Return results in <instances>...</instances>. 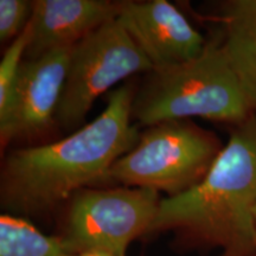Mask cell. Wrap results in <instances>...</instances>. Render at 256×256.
I'll use <instances>...</instances> for the list:
<instances>
[{
	"instance_id": "6da1fadb",
	"label": "cell",
	"mask_w": 256,
	"mask_h": 256,
	"mask_svg": "<svg viewBox=\"0 0 256 256\" xmlns=\"http://www.w3.org/2000/svg\"><path fill=\"white\" fill-rule=\"evenodd\" d=\"M134 92L130 84L115 89L104 110L69 136L10 153L0 182L5 214L43 218L78 191L107 178L114 162L139 140L136 126L130 124Z\"/></svg>"
},
{
	"instance_id": "7a4b0ae2",
	"label": "cell",
	"mask_w": 256,
	"mask_h": 256,
	"mask_svg": "<svg viewBox=\"0 0 256 256\" xmlns=\"http://www.w3.org/2000/svg\"><path fill=\"white\" fill-rule=\"evenodd\" d=\"M256 114L236 128L200 183L160 200L148 235L174 234V249L256 256Z\"/></svg>"
},
{
	"instance_id": "3957f363",
	"label": "cell",
	"mask_w": 256,
	"mask_h": 256,
	"mask_svg": "<svg viewBox=\"0 0 256 256\" xmlns=\"http://www.w3.org/2000/svg\"><path fill=\"white\" fill-rule=\"evenodd\" d=\"M252 115L222 43L208 42L194 60L153 69L134 92L132 119L151 127L203 118L240 124Z\"/></svg>"
},
{
	"instance_id": "277c9868",
	"label": "cell",
	"mask_w": 256,
	"mask_h": 256,
	"mask_svg": "<svg viewBox=\"0 0 256 256\" xmlns=\"http://www.w3.org/2000/svg\"><path fill=\"white\" fill-rule=\"evenodd\" d=\"M222 148L215 134L190 120L166 121L147 127L106 180L174 197L203 180Z\"/></svg>"
},
{
	"instance_id": "5b68a950",
	"label": "cell",
	"mask_w": 256,
	"mask_h": 256,
	"mask_svg": "<svg viewBox=\"0 0 256 256\" xmlns=\"http://www.w3.org/2000/svg\"><path fill=\"white\" fill-rule=\"evenodd\" d=\"M160 200L150 188H82L66 202L56 238L66 254L126 256L130 243L148 235Z\"/></svg>"
},
{
	"instance_id": "8992f818",
	"label": "cell",
	"mask_w": 256,
	"mask_h": 256,
	"mask_svg": "<svg viewBox=\"0 0 256 256\" xmlns=\"http://www.w3.org/2000/svg\"><path fill=\"white\" fill-rule=\"evenodd\" d=\"M153 66L118 18L72 48L56 124L64 132L83 127L96 98L134 74Z\"/></svg>"
},
{
	"instance_id": "52a82bcc",
	"label": "cell",
	"mask_w": 256,
	"mask_h": 256,
	"mask_svg": "<svg viewBox=\"0 0 256 256\" xmlns=\"http://www.w3.org/2000/svg\"><path fill=\"white\" fill-rule=\"evenodd\" d=\"M72 49H58L37 60H24L5 112L0 113V142L44 133L56 122Z\"/></svg>"
},
{
	"instance_id": "ba28073f",
	"label": "cell",
	"mask_w": 256,
	"mask_h": 256,
	"mask_svg": "<svg viewBox=\"0 0 256 256\" xmlns=\"http://www.w3.org/2000/svg\"><path fill=\"white\" fill-rule=\"evenodd\" d=\"M118 19L145 54L153 69L190 62L206 46V38L166 0L120 2Z\"/></svg>"
},
{
	"instance_id": "9c48e42d",
	"label": "cell",
	"mask_w": 256,
	"mask_h": 256,
	"mask_svg": "<svg viewBox=\"0 0 256 256\" xmlns=\"http://www.w3.org/2000/svg\"><path fill=\"white\" fill-rule=\"evenodd\" d=\"M120 2L36 0L32 2L30 42L25 60L58 49H72L96 28L118 18Z\"/></svg>"
},
{
	"instance_id": "30bf717a",
	"label": "cell",
	"mask_w": 256,
	"mask_h": 256,
	"mask_svg": "<svg viewBox=\"0 0 256 256\" xmlns=\"http://www.w3.org/2000/svg\"><path fill=\"white\" fill-rule=\"evenodd\" d=\"M224 52L252 113L256 114V0H232L223 6Z\"/></svg>"
},
{
	"instance_id": "8fae6325",
	"label": "cell",
	"mask_w": 256,
	"mask_h": 256,
	"mask_svg": "<svg viewBox=\"0 0 256 256\" xmlns=\"http://www.w3.org/2000/svg\"><path fill=\"white\" fill-rule=\"evenodd\" d=\"M56 236L46 235L30 220L2 214L0 216V256H63Z\"/></svg>"
},
{
	"instance_id": "7c38bea8",
	"label": "cell",
	"mask_w": 256,
	"mask_h": 256,
	"mask_svg": "<svg viewBox=\"0 0 256 256\" xmlns=\"http://www.w3.org/2000/svg\"><path fill=\"white\" fill-rule=\"evenodd\" d=\"M28 42L30 25L28 23L24 31L10 44L0 62V113L8 108L14 94L16 83L25 60Z\"/></svg>"
},
{
	"instance_id": "4fadbf2b",
	"label": "cell",
	"mask_w": 256,
	"mask_h": 256,
	"mask_svg": "<svg viewBox=\"0 0 256 256\" xmlns=\"http://www.w3.org/2000/svg\"><path fill=\"white\" fill-rule=\"evenodd\" d=\"M31 14L32 2L0 0V40H14L24 31Z\"/></svg>"
},
{
	"instance_id": "5bb4252c",
	"label": "cell",
	"mask_w": 256,
	"mask_h": 256,
	"mask_svg": "<svg viewBox=\"0 0 256 256\" xmlns=\"http://www.w3.org/2000/svg\"><path fill=\"white\" fill-rule=\"evenodd\" d=\"M63 256H110L106 254H96V252H89V254H64Z\"/></svg>"
},
{
	"instance_id": "9a60e30c",
	"label": "cell",
	"mask_w": 256,
	"mask_h": 256,
	"mask_svg": "<svg viewBox=\"0 0 256 256\" xmlns=\"http://www.w3.org/2000/svg\"><path fill=\"white\" fill-rule=\"evenodd\" d=\"M254 216H255V220H256V206H255V210H254Z\"/></svg>"
}]
</instances>
